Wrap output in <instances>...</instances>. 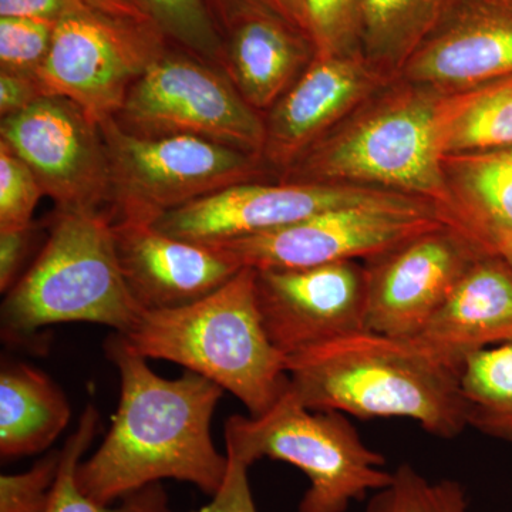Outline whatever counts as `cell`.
<instances>
[{"mask_svg": "<svg viewBox=\"0 0 512 512\" xmlns=\"http://www.w3.org/2000/svg\"><path fill=\"white\" fill-rule=\"evenodd\" d=\"M86 0H0V18H30L59 22L87 8Z\"/></svg>", "mask_w": 512, "mask_h": 512, "instance_id": "obj_35", "label": "cell"}, {"mask_svg": "<svg viewBox=\"0 0 512 512\" xmlns=\"http://www.w3.org/2000/svg\"><path fill=\"white\" fill-rule=\"evenodd\" d=\"M170 45L134 83L117 114L137 136L202 138L262 158L265 120L228 74Z\"/></svg>", "mask_w": 512, "mask_h": 512, "instance_id": "obj_8", "label": "cell"}, {"mask_svg": "<svg viewBox=\"0 0 512 512\" xmlns=\"http://www.w3.org/2000/svg\"><path fill=\"white\" fill-rule=\"evenodd\" d=\"M202 2L207 6L208 12L211 13L215 25L220 29L222 37L235 23L247 18L252 13H279V15L285 16V18L296 23L288 0H202Z\"/></svg>", "mask_w": 512, "mask_h": 512, "instance_id": "obj_33", "label": "cell"}, {"mask_svg": "<svg viewBox=\"0 0 512 512\" xmlns=\"http://www.w3.org/2000/svg\"><path fill=\"white\" fill-rule=\"evenodd\" d=\"M0 141L28 165L59 210H100L111 201L100 126L73 101L42 96L28 109L3 117Z\"/></svg>", "mask_w": 512, "mask_h": 512, "instance_id": "obj_12", "label": "cell"}, {"mask_svg": "<svg viewBox=\"0 0 512 512\" xmlns=\"http://www.w3.org/2000/svg\"><path fill=\"white\" fill-rule=\"evenodd\" d=\"M45 96L36 74L12 73L0 70V114L12 116L28 109L30 104Z\"/></svg>", "mask_w": 512, "mask_h": 512, "instance_id": "obj_36", "label": "cell"}, {"mask_svg": "<svg viewBox=\"0 0 512 512\" xmlns=\"http://www.w3.org/2000/svg\"><path fill=\"white\" fill-rule=\"evenodd\" d=\"M460 386L467 427L512 443V345L468 357Z\"/></svg>", "mask_w": 512, "mask_h": 512, "instance_id": "obj_24", "label": "cell"}, {"mask_svg": "<svg viewBox=\"0 0 512 512\" xmlns=\"http://www.w3.org/2000/svg\"><path fill=\"white\" fill-rule=\"evenodd\" d=\"M488 251L503 256L512 268V234L501 235V237L493 239L488 245Z\"/></svg>", "mask_w": 512, "mask_h": 512, "instance_id": "obj_38", "label": "cell"}, {"mask_svg": "<svg viewBox=\"0 0 512 512\" xmlns=\"http://www.w3.org/2000/svg\"><path fill=\"white\" fill-rule=\"evenodd\" d=\"M225 443L227 454L249 467L271 458L299 468L311 485L298 512H346L393 477L386 458L366 446L346 414L308 409L289 387L268 413L229 417Z\"/></svg>", "mask_w": 512, "mask_h": 512, "instance_id": "obj_6", "label": "cell"}, {"mask_svg": "<svg viewBox=\"0 0 512 512\" xmlns=\"http://www.w3.org/2000/svg\"><path fill=\"white\" fill-rule=\"evenodd\" d=\"M365 512H468L463 485L430 481L410 464L393 471L392 481L373 493Z\"/></svg>", "mask_w": 512, "mask_h": 512, "instance_id": "obj_28", "label": "cell"}, {"mask_svg": "<svg viewBox=\"0 0 512 512\" xmlns=\"http://www.w3.org/2000/svg\"><path fill=\"white\" fill-rule=\"evenodd\" d=\"M72 417L59 386L25 363H3L0 372V456L20 458L47 450Z\"/></svg>", "mask_w": 512, "mask_h": 512, "instance_id": "obj_20", "label": "cell"}, {"mask_svg": "<svg viewBox=\"0 0 512 512\" xmlns=\"http://www.w3.org/2000/svg\"><path fill=\"white\" fill-rule=\"evenodd\" d=\"M171 45L224 70L225 42L202 0H141Z\"/></svg>", "mask_w": 512, "mask_h": 512, "instance_id": "obj_27", "label": "cell"}, {"mask_svg": "<svg viewBox=\"0 0 512 512\" xmlns=\"http://www.w3.org/2000/svg\"><path fill=\"white\" fill-rule=\"evenodd\" d=\"M512 147V74L451 93L443 156Z\"/></svg>", "mask_w": 512, "mask_h": 512, "instance_id": "obj_23", "label": "cell"}, {"mask_svg": "<svg viewBox=\"0 0 512 512\" xmlns=\"http://www.w3.org/2000/svg\"><path fill=\"white\" fill-rule=\"evenodd\" d=\"M99 426V412L90 404L80 417L76 431L60 451L59 473L46 512H171L167 493L161 484H153L128 495L116 507L97 503L80 490L76 478L77 467L82 463L83 454L92 444Z\"/></svg>", "mask_w": 512, "mask_h": 512, "instance_id": "obj_25", "label": "cell"}, {"mask_svg": "<svg viewBox=\"0 0 512 512\" xmlns=\"http://www.w3.org/2000/svg\"><path fill=\"white\" fill-rule=\"evenodd\" d=\"M86 2L114 18L133 20L138 23H154L141 0H86Z\"/></svg>", "mask_w": 512, "mask_h": 512, "instance_id": "obj_37", "label": "cell"}, {"mask_svg": "<svg viewBox=\"0 0 512 512\" xmlns=\"http://www.w3.org/2000/svg\"><path fill=\"white\" fill-rule=\"evenodd\" d=\"M114 238L128 289L144 312L200 301L242 269L221 249L171 237L153 224L114 222Z\"/></svg>", "mask_w": 512, "mask_h": 512, "instance_id": "obj_17", "label": "cell"}, {"mask_svg": "<svg viewBox=\"0 0 512 512\" xmlns=\"http://www.w3.org/2000/svg\"><path fill=\"white\" fill-rule=\"evenodd\" d=\"M110 163L114 222L156 224L163 215L231 185L256 181L261 157L202 138L137 136L100 124Z\"/></svg>", "mask_w": 512, "mask_h": 512, "instance_id": "obj_7", "label": "cell"}, {"mask_svg": "<svg viewBox=\"0 0 512 512\" xmlns=\"http://www.w3.org/2000/svg\"><path fill=\"white\" fill-rule=\"evenodd\" d=\"M170 45L156 23L114 18L87 6L56 23L36 77L45 96L73 101L100 126L116 119L131 87Z\"/></svg>", "mask_w": 512, "mask_h": 512, "instance_id": "obj_10", "label": "cell"}, {"mask_svg": "<svg viewBox=\"0 0 512 512\" xmlns=\"http://www.w3.org/2000/svg\"><path fill=\"white\" fill-rule=\"evenodd\" d=\"M255 274L245 266L200 301L144 312L121 336L138 355L177 363L234 394L249 416H262L284 396L289 376L259 315Z\"/></svg>", "mask_w": 512, "mask_h": 512, "instance_id": "obj_4", "label": "cell"}, {"mask_svg": "<svg viewBox=\"0 0 512 512\" xmlns=\"http://www.w3.org/2000/svg\"><path fill=\"white\" fill-rule=\"evenodd\" d=\"M56 22L0 18V70L36 74L52 46Z\"/></svg>", "mask_w": 512, "mask_h": 512, "instance_id": "obj_30", "label": "cell"}, {"mask_svg": "<svg viewBox=\"0 0 512 512\" xmlns=\"http://www.w3.org/2000/svg\"><path fill=\"white\" fill-rule=\"evenodd\" d=\"M487 249L467 229L446 225L366 261V330L414 339Z\"/></svg>", "mask_w": 512, "mask_h": 512, "instance_id": "obj_11", "label": "cell"}, {"mask_svg": "<svg viewBox=\"0 0 512 512\" xmlns=\"http://www.w3.org/2000/svg\"><path fill=\"white\" fill-rule=\"evenodd\" d=\"M224 72L249 106L268 111L315 59L311 39L274 12L252 13L224 35Z\"/></svg>", "mask_w": 512, "mask_h": 512, "instance_id": "obj_19", "label": "cell"}, {"mask_svg": "<svg viewBox=\"0 0 512 512\" xmlns=\"http://www.w3.org/2000/svg\"><path fill=\"white\" fill-rule=\"evenodd\" d=\"M143 313L121 271L113 215L59 210L35 262L6 293L2 339L29 343L47 326L72 322L127 335Z\"/></svg>", "mask_w": 512, "mask_h": 512, "instance_id": "obj_5", "label": "cell"}, {"mask_svg": "<svg viewBox=\"0 0 512 512\" xmlns=\"http://www.w3.org/2000/svg\"><path fill=\"white\" fill-rule=\"evenodd\" d=\"M227 456V476L220 490L212 495L210 504L191 512H258L249 485L248 464L232 454Z\"/></svg>", "mask_w": 512, "mask_h": 512, "instance_id": "obj_32", "label": "cell"}, {"mask_svg": "<svg viewBox=\"0 0 512 512\" xmlns=\"http://www.w3.org/2000/svg\"><path fill=\"white\" fill-rule=\"evenodd\" d=\"M255 272L266 335L286 359L366 330V268L359 261Z\"/></svg>", "mask_w": 512, "mask_h": 512, "instance_id": "obj_13", "label": "cell"}, {"mask_svg": "<svg viewBox=\"0 0 512 512\" xmlns=\"http://www.w3.org/2000/svg\"><path fill=\"white\" fill-rule=\"evenodd\" d=\"M107 357L119 370L120 402L99 450L77 467V484L111 505L163 480L184 481L214 495L228 471L211 436L212 416L225 390L197 373L164 379L116 333Z\"/></svg>", "mask_w": 512, "mask_h": 512, "instance_id": "obj_1", "label": "cell"}, {"mask_svg": "<svg viewBox=\"0 0 512 512\" xmlns=\"http://www.w3.org/2000/svg\"><path fill=\"white\" fill-rule=\"evenodd\" d=\"M33 229L0 231V291L8 293L19 281L33 242Z\"/></svg>", "mask_w": 512, "mask_h": 512, "instance_id": "obj_34", "label": "cell"}, {"mask_svg": "<svg viewBox=\"0 0 512 512\" xmlns=\"http://www.w3.org/2000/svg\"><path fill=\"white\" fill-rule=\"evenodd\" d=\"M443 170L454 215L487 251L493 239L512 234V147L446 154Z\"/></svg>", "mask_w": 512, "mask_h": 512, "instance_id": "obj_21", "label": "cell"}, {"mask_svg": "<svg viewBox=\"0 0 512 512\" xmlns=\"http://www.w3.org/2000/svg\"><path fill=\"white\" fill-rule=\"evenodd\" d=\"M316 56L363 53V0H289Z\"/></svg>", "mask_w": 512, "mask_h": 512, "instance_id": "obj_26", "label": "cell"}, {"mask_svg": "<svg viewBox=\"0 0 512 512\" xmlns=\"http://www.w3.org/2000/svg\"><path fill=\"white\" fill-rule=\"evenodd\" d=\"M454 0H363V55L396 79Z\"/></svg>", "mask_w": 512, "mask_h": 512, "instance_id": "obj_22", "label": "cell"}, {"mask_svg": "<svg viewBox=\"0 0 512 512\" xmlns=\"http://www.w3.org/2000/svg\"><path fill=\"white\" fill-rule=\"evenodd\" d=\"M512 74V0H454L400 79L458 93Z\"/></svg>", "mask_w": 512, "mask_h": 512, "instance_id": "obj_16", "label": "cell"}, {"mask_svg": "<svg viewBox=\"0 0 512 512\" xmlns=\"http://www.w3.org/2000/svg\"><path fill=\"white\" fill-rule=\"evenodd\" d=\"M60 456V451H52L28 471L0 476V512H46Z\"/></svg>", "mask_w": 512, "mask_h": 512, "instance_id": "obj_31", "label": "cell"}, {"mask_svg": "<svg viewBox=\"0 0 512 512\" xmlns=\"http://www.w3.org/2000/svg\"><path fill=\"white\" fill-rule=\"evenodd\" d=\"M448 104L450 94L396 77L303 153L281 181L403 192L456 218L443 170Z\"/></svg>", "mask_w": 512, "mask_h": 512, "instance_id": "obj_3", "label": "cell"}, {"mask_svg": "<svg viewBox=\"0 0 512 512\" xmlns=\"http://www.w3.org/2000/svg\"><path fill=\"white\" fill-rule=\"evenodd\" d=\"M446 225L464 228L436 202L403 194L390 200L333 208L275 231L207 245L221 249L242 268H308L369 261Z\"/></svg>", "mask_w": 512, "mask_h": 512, "instance_id": "obj_9", "label": "cell"}, {"mask_svg": "<svg viewBox=\"0 0 512 512\" xmlns=\"http://www.w3.org/2000/svg\"><path fill=\"white\" fill-rule=\"evenodd\" d=\"M399 195L403 192L367 185L248 181L168 212L153 225L171 237L218 244L288 227L333 208Z\"/></svg>", "mask_w": 512, "mask_h": 512, "instance_id": "obj_14", "label": "cell"}, {"mask_svg": "<svg viewBox=\"0 0 512 512\" xmlns=\"http://www.w3.org/2000/svg\"><path fill=\"white\" fill-rule=\"evenodd\" d=\"M43 195L32 170L0 141V231L32 227Z\"/></svg>", "mask_w": 512, "mask_h": 512, "instance_id": "obj_29", "label": "cell"}, {"mask_svg": "<svg viewBox=\"0 0 512 512\" xmlns=\"http://www.w3.org/2000/svg\"><path fill=\"white\" fill-rule=\"evenodd\" d=\"M288 2H289V0H288ZM289 6H291V5H289ZM291 10H292V9H291ZM292 15H293V13H292Z\"/></svg>", "mask_w": 512, "mask_h": 512, "instance_id": "obj_39", "label": "cell"}, {"mask_svg": "<svg viewBox=\"0 0 512 512\" xmlns=\"http://www.w3.org/2000/svg\"><path fill=\"white\" fill-rule=\"evenodd\" d=\"M392 80L363 53L315 56L264 117L262 160L284 174L313 144Z\"/></svg>", "mask_w": 512, "mask_h": 512, "instance_id": "obj_15", "label": "cell"}, {"mask_svg": "<svg viewBox=\"0 0 512 512\" xmlns=\"http://www.w3.org/2000/svg\"><path fill=\"white\" fill-rule=\"evenodd\" d=\"M286 369L289 392L308 409L402 417L440 439L467 427L461 372L417 339L360 330L289 357Z\"/></svg>", "mask_w": 512, "mask_h": 512, "instance_id": "obj_2", "label": "cell"}, {"mask_svg": "<svg viewBox=\"0 0 512 512\" xmlns=\"http://www.w3.org/2000/svg\"><path fill=\"white\" fill-rule=\"evenodd\" d=\"M458 372L481 350L512 345V268L487 252L468 268L417 338Z\"/></svg>", "mask_w": 512, "mask_h": 512, "instance_id": "obj_18", "label": "cell"}]
</instances>
